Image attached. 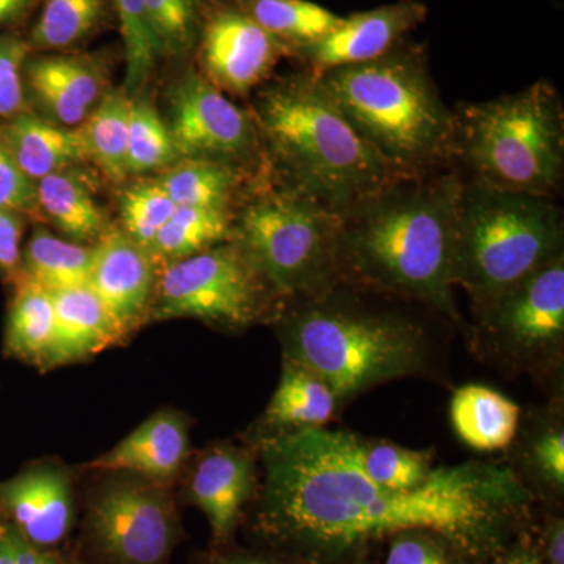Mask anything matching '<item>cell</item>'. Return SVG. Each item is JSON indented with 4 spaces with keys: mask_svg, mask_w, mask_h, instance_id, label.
Returning a JSON list of instances; mask_svg holds the SVG:
<instances>
[{
    "mask_svg": "<svg viewBox=\"0 0 564 564\" xmlns=\"http://www.w3.org/2000/svg\"><path fill=\"white\" fill-rule=\"evenodd\" d=\"M36 206L70 242L84 243L104 232L102 212L91 193L66 172L50 174L36 182Z\"/></svg>",
    "mask_w": 564,
    "mask_h": 564,
    "instance_id": "obj_31",
    "label": "cell"
},
{
    "mask_svg": "<svg viewBox=\"0 0 564 564\" xmlns=\"http://www.w3.org/2000/svg\"><path fill=\"white\" fill-rule=\"evenodd\" d=\"M25 79L47 120L77 128L104 98V73L96 58L70 52L29 55Z\"/></svg>",
    "mask_w": 564,
    "mask_h": 564,
    "instance_id": "obj_19",
    "label": "cell"
},
{
    "mask_svg": "<svg viewBox=\"0 0 564 564\" xmlns=\"http://www.w3.org/2000/svg\"><path fill=\"white\" fill-rule=\"evenodd\" d=\"M111 6L124 44L126 91H135L150 79L161 54L152 36L143 0H111Z\"/></svg>",
    "mask_w": 564,
    "mask_h": 564,
    "instance_id": "obj_36",
    "label": "cell"
},
{
    "mask_svg": "<svg viewBox=\"0 0 564 564\" xmlns=\"http://www.w3.org/2000/svg\"><path fill=\"white\" fill-rule=\"evenodd\" d=\"M261 176L232 212L240 245L282 300L332 288L337 274L339 215Z\"/></svg>",
    "mask_w": 564,
    "mask_h": 564,
    "instance_id": "obj_8",
    "label": "cell"
},
{
    "mask_svg": "<svg viewBox=\"0 0 564 564\" xmlns=\"http://www.w3.org/2000/svg\"><path fill=\"white\" fill-rule=\"evenodd\" d=\"M340 403L317 375L291 359L282 358L281 378L261 419L258 440L326 429Z\"/></svg>",
    "mask_w": 564,
    "mask_h": 564,
    "instance_id": "obj_22",
    "label": "cell"
},
{
    "mask_svg": "<svg viewBox=\"0 0 564 564\" xmlns=\"http://www.w3.org/2000/svg\"><path fill=\"white\" fill-rule=\"evenodd\" d=\"M261 174L225 163L182 159L158 182L176 206L234 210Z\"/></svg>",
    "mask_w": 564,
    "mask_h": 564,
    "instance_id": "obj_25",
    "label": "cell"
},
{
    "mask_svg": "<svg viewBox=\"0 0 564 564\" xmlns=\"http://www.w3.org/2000/svg\"><path fill=\"white\" fill-rule=\"evenodd\" d=\"M132 101L122 91L104 96L79 126L88 161L95 162L110 180L128 177V137Z\"/></svg>",
    "mask_w": 564,
    "mask_h": 564,
    "instance_id": "obj_33",
    "label": "cell"
},
{
    "mask_svg": "<svg viewBox=\"0 0 564 564\" xmlns=\"http://www.w3.org/2000/svg\"><path fill=\"white\" fill-rule=\"evenodd\" d=\"M555 198L497 191L463 177L456 206L452 280L485 306L564 254Z\"/></svg>",
    "mask_w": 564,
    "mask_h": 564,
    "instance_id": "obj_7",
    "label": "cell"
},
{
    "mask_svg": "<svg viewBox=\"0 0 564 564\" xmlns=\"http://www.w3.org/2000/svg\"><path fill=\"white\" fill-rule=\"evenodd\" d=\"M29 55L28 40L11 33L0 35V118L20 115L24 104L22 74Z\"/></svg>",
    "mask_w": 564,
    "mask_h": 564,
    "instance_id": "obj_39",
    "label": "cell"
},
{
    "mask_svg": "<svg viewBox=\"0 0 564 564\" xmlns=\"http://www.w3.org/2000/svg\"><path fill=\"white\" fill-rule=\"evenodd\" d=\"M180 532L172 496L154 481L104 486L88 507V538L106 564H165Z\"/></svg>",
    "mask_w": 564,
    "mask_h": 564,
    "instance_id": "obj_11",
    "label": "cell"
},
{
    "mask_svg": "<svg viewBox=\"0 0 564 564\" xmlns=\"http://www.w3.org/2000/svg\"><path fill=\"white\" fill-rule=\"evenodd\" d=\"M91 250L88 288L122 336L150 310L155 291L154 259L120 229L104 231Z\"/></svg>",
    "mask_w": 564,
    "mask_h": 564,
    "instance_id": "obj_15",
    "label": "cell"
},
{
    "mask_svg": "<svg viewBox=\"0 0 564 564\" xmlns=\"http://www.w3.org/2000/svg\"><path fill=\"white\" fill-rule=\"evenodd\" d=\"M202 74L231 95H248L265 84L291 51L263 31L237 0H209L196 44Z\"/></svg>",
    "mask_w": 564,
    "mask_h": 564,
    "instance_id": "obj_13",
    "label": "cell"
},
{
    "mask_svg": "<svg viewBox=\"0 0 564 564\" xmlns=\"http://www.w3.org/2000/svg\"><path fill=\"white\" fill-rule=\"evenodd\" d=\"M52 300L54 336L43 367L82 361L120 339V329L88 285L52 292Z\"/></svg>",
    "mask_w": 564,
    "mask_h": 564,
    "instance_id": "obj_21",
    "label": "cell"
},
{
    "mask_svg": "<svg viewBox=\"0 0 564 564\" xmlns=\"http://www.w3.org/2000/svg\"><path fill=\"white\" fill-rule=\"evenodd\" d=\"M199 564H299L292 560L265 551H247V549H229L228 545L215 547L210 554L204 555Z\"/></svg>",
    "mask_w": 564,
    "mask_h": 564,
    "instance_id": "obj_42",
    "label": "cell"
},
{
    "mask_svg": "<svg viewBox=\"0 0 564 564\" xmlns=\"http://www.w3.org/2000/svg\"><path fill=\"white\" fill-rule=\"evenodd\" d=\"M473 313L464 337L485 366L564 399V254Z\"/></svg>",
    "mask_w": 564,
    "mask_h": 564,
    "instance_id": "obj_9",
    "label": "cell"
},
{
    "mask_svg": "<svg viewBox=\"0 0 564 564\" xmlns=\"http://www.w3.org/2000/svg\"><path fill=\"white\" fill-rule=\"evenodd\" d=\"M154 300L155 318H198L229 329L273 322L284 302L232 239L169 263Z\"/></svg>",
    "mask_w": 564,
    "mask_h": 564,
    "instance_id": "obj_10",
    "label": "cell"
},
{
    "mask_svg": "<svg viewBox=\"0 0 564 564\" xmlns=\"http://www.w3.org/2000/svg\"><path fill=\"white\" fill-rule=\"evenodd\" d=\"M386 541L384 564H469L454 543L432 530H403Z\"/></svg>",
    "mask_w": 564,
    "mask_h": 564,
    "instance_id": "obj_38",
    "label": "cell"
},
{
    "mask_svg": "<svg viewBox=\"0 0 564 564\" xmlns=\"http://www.w3.org/2000/svg\"><path fill=\"white\" fill-rule=\"evenodd\" d=\"M209 0H143L161 58L195 52Z\"/></svg>",
    "mask_w": 564,
    "mask_h": 564,
    "instance_id": "obj_34",
    "label": "cell"
},
{
    "mask_svg": "<svg viewBox=\"0 0 564 564\" xmlns=\"http://www.w3.org/2000/svg\"><path fill=\"white\" fill-rule=\"evenodd\" d=\"M544 564H564V519L551 514L541 532L540 543H534Z\"/></svg>",
    "mask_w": 564,
    "mask_h": 564,
    "instance_id": "obj_43",
    "label": "cell"
},
{
    "mask_svg": "<svg viewBox=\"0 0 564 564\" xmlns=\"http://www.w3.org/2000/svg\"><path fill=\"white\" fill-rule=\"evenodd\" d=\"M54 323L52 292L22 276L7 321V355L43 367L54 336Z\"/></svg>",
    "mask_w": 564,
    "mask_h": 564,
    "instance_id": "obj_27",
    "label": "cell"
},
{
    "mask_svg": "<svg viewBox=\"0 0 564 564\" xmlns=\"http://www.w3.org/2000/svg\"><path fill=\"white\" fill-rule=\"evenodd\" d=\"M259 25L281 41L291 58L323 39L343 17L311 0H237Z\"/></svg>",
    "mask_w": 564,
    "mask_h": 564,
    "instance_id": "obj_28",
    "label": "cell"
},
{
    "mask_svg": "<svg viewBox=\"0 0 564 564\" xmlns=\"http://www.w3.org/2000/svg\"><path fill=\"white\" fill-rule=\"evenodd\" d=\"M180 159L169 126L159 111L147 101H132L129 121V174H143L166 169Z\"/></svg>",
    "mask_w": 564,
    "mask_h": 564,
    "instance_id": "obj_35",
    "label": "cell"
},
{
    "mask_svg": "<svg viewBox=\"0 0 564 564\" xmlns=\"http://www.w3.org/2000/svg\"><path fill=\"white\" fill-rule=\"evenodd\" d=\"M272 323L282 358L317 375L340 406L404 378L451 383L448 355L458 328L425 304L337 281L284 300Z\"/></svg>",
    "mask_w": 564,
    "mask_h": 564,
    "instance_id": "obj_2",
    "label": "cell"
},
{
    "mask_svg": "<svg viewBox=\"0 0 564 564\" xmlns=\"http://www.w3.org/2000/svg\"><path fill=\"white\" fill-rule=\"evenodd\" d=\"M256 481L254 456L237 445H214L195 463L187 496L206 516L214 547L229 545L245 505L254 496Z\"/></svg>",
    "mask_w": 564,
    "mask_h": 564,
    "instance_id": "obj_16",
    "label": "cell"
},
{
    "mask_svg": "<svg viewBox=\"0 0 564 564\" xmlns=\"http://www.w3.org/2000/svg\"><path fill=\"white\" fill-rule=\"evenodd\" d=\"M340 440L362 473L389 488H417L429 480L436 467L433 451H414L350 432H340Z\"/></svg>",
    "mask_w": 564,
    "mask_h": 564,
    "instance_id": "obj_29",
    "label": "cell"
},
{
    "mask_svg": "<svg viewBox=\"0 0 564 564\" xmlns=\"http://www.w3.org/2000/svg\"><path fill=\"white\" fill-rule=\"evenodd\" d=\"M522 408L484 384L456 389L451 402V421L456 436L480 452L505 451L513 441Z\"/></svg>",
    "mask_w": 564,
    "mask_h": 564,
    "instance_id": "obj_24",
    "label": "cell"
},
{
    "mask_svg": "<svg viewBox=\"0 0 564 564\" xmlns=\"http://www.w3.org/2000/svg\"><path fill=\"white\" fill-rule=\"evenodd\" d=\"M24 221L20 212L0 210V270L14 272L21 263Z\"/></svg>",
    "mask_w": 564,
    "mask_h": 564,
    "instance_id": "obj_41",
    "label": "cell"
},
{
    "mask_svg": "<svg viewBox=\"0 0 564 564\" xmlns=\"http://www.w3.org/2000/svg\"><path fill=\"white\" fill-rule=\"evenodd\" d=\"M14 564H61L62 556L54 551H44L25 541L11 525H6Z\"/></svg>",
    "mask_w": 564,
    "mask_h": 564,
    "instance_id": "obj_44",
    "label": "cell"
},
{
    "mask_svg": "<svg viewBox=\"0 0 564 564\" xmlns=\"http://www.w3.org/2000/svg\"><path fill=\"white\" fill-rule=\"evenodd\" d=\"M256 451L262 481L252 533L299 564H344L411 529L443 534L469 564H485L533 534L536 500L505 456L434 467L425 484L395 489L364 474L334 430L270 437Z\"/></svg>",
    "mask_w": 564,
    "mask_h": 564,
    "instance_id": "obj_1",
    "label": "cell"
},
{
    "mask_svg": "<svg viewBox=\"0 0 564 564\" xmlns=\"http://www.w3.org/2000/svg\"><path fill=\"white\" fill-rule=\"evenodd\" d=\"M170 133L182 159L225 163L261 174L262 143L250 111L202 73L185 68L170 95Z\"/></svg>",
    "mask_w": 564,
    "mask_h": 564,
    "instance_id": "obj_12",
    "label": "cell"
},
{
    "mask_svg": "<svg viewBox=\"0 0 564 564\" xmlns=\"http://www.w3.org/2000/svg\"><path fill=\"white\" fill-rule=\"evenodd\" d=\"M113 20L117 17L111 0H41L29 47L39 52H69L98 35Z\"/></svg>",
    "mask_w": 564,
    "mask_h": 564,
    "instance_id": "obj_26",
    "label": "cell"
},
{
    "mask_svg": "<svg viewBox=\"0 0 564 564\" xmlns=\"http://www.w3.org/2000/svg\"><path fill=\"white\" fill-rule=\"evenodd\" d=\"M0 141L21 172L33 182L88 161L79 128H63L32 115L10 118L0 131Z\"/></svg>",
    "mask_w": 564,
    "mask_h": 564,
    "instance_id": "obj_23",
    "label": "cell"
},
{
    "mask_svg": "<svg viewBox=\"0 0 564 564\" xmlns=\"http://www.w3.org/2000/svg\"><path fill=\"white\" fill-rule=\"evenodd\" d=\"M39 2L40 0H0V31L24 20Z\"/></svg>",
    "mask_w": 564,
    "mask_h": 564,
    "instance_id": "obj_46",
    "label": "cell"
},
{
    "mask_svg": "<svg viewBox=\"0 0 564 564\" xmlns=\"http://www.w3.org/2000/svg\"><path fill=\"white\" fill-rule=\"evenodd\" d=\"M507 459L536 503L558 508L564 497V399L522 411Z\"/></svg>",
    "mask_w": 564,
    "mask_h": 564,
    "instance_id": "obj_17",
    "label": "cell"
},
{
    "mask_svg": "<svg viewBox=\"0 0 564 564\" xmlns=\"http://www.w3.org/2000/svg\"><path fill=\"white\" fill-rule=\"evenodd\" d=\"M0 507L11 527L29 543L52 551L65 541L74 521L68 475L54 467H35L0 485Z\"/></svg>",
    "mask_w": 564,
    "mask_h": 564,
    "instance_id": "obj_18",
    "label": "cell"
},
{
    "mask_svg": "<svg viewBox=\"0 0 564 564\" xmlns=\"http://www.w3.org/2000/svg\"><path fill=\"white\" fill-rule=\"evenodd\" d=\"M176 207L158 181L135 185L121 198L122 231L150 251L155 237Z\"/></svg>",
    "mask_w": 564,
    "mask_h": 564,
    "instance_id": "obj_37",
    "label": "cell"
},
{
    "mask_svg": "<svg viewBox=\"0 0 564 564\" xmlns=\"http://www.w3.org/2000/svg\"><path fill=\"white\" fill-rule=\"evenodd\" d=\"M251 115L269 181L334 214L400 176L306 69L263 87Z\"/></svg>",
    "mask_w": 564,
    "mask_h": 564,
    "instance_id": "obj_4",
    "label": "cell"
},
{
    "mask_svg": "<svg viewBox=\"0 0 564 564\" xmlns=\"http://www.w3.org/2000/svg\"><path fill=\"white\" fill-rule=\"evenodd\" d=\"M2 529H3V525H2V524H0V530H2Z\"/></svg>",
    "mask_w": 564,
    "mask_h": 564,
    "instance_id": "obj_50",
    "label": "cell"
},
{
    "mask_svg": "<svg viewBox=\"0 0 564 564\" xmlns=\"http://www.w3.org/2000/svg\"><path fill=\"white\" fill-rule=\"evenodd\" d=\"M373 151L399 174L454 163L455 113L441 99L422 44L404 40L362 65L317 77Z\"/></svg>",
    "mask_w": 564,
    "mask_h": 564,
    "instance_id": "obj_5",
    "label": "cell"
},
{
    "mask_svg": "<svg viewBox=\"0 0 564 564\" xmlns=\"http://www.w3.org/2000/svg\"><path fill=\"white\" fill-rule=\"evenodd\" d=\"M0 532H2V530H0Z\"/></svg>",
    "mask_w": 564,
    "mask_h": 564,
    "instance_id": "obj_51",
    "label": "cell"
},
{
    "mask_svg": "<svg viewBox=\"0 0 564 564\" xmlns=\"http://www.w3.org/2000/svg\"><path fill=\"white\" fill-rule=\"evenodd\" d=\"M0 564H14L13 552H11L9 538L6 534V525L0 532Z\"/></svg>",
    "mask_w": 564,
    "mask_h": 564,
    "instance_id": "obj_47",
    "label": "cell"
},
{
    "mask_svg": "<svg viewBox=\"0 0 564 564\" xmlns=\"http://www.w3.org/2000/svg\"><path fill=\"white\" fill-rule=\"evenodd\" d=\"M35 207V184L21 172L0 141V210H33Z\"/></svg>",
    "mask_w": 564,
    "mask_h": 564,
    "instance_id": "obj_40",
    "label": "cell"
},
{
    "mask_svg": "<svg viewBox=\"0 0 564 564\" xmlns=\"http://www.w3.org/2000/svg\"><path fill=\"white\" fill-rule=\"evenodd\" d=\"M344 564H373L372 560H370V549H364V551L358 552V554L351 556Z\"/></svg>",
    "mask_w": 564,
    "mask_h": 564,
    "instance_id": "obj_48",
    "label": "cell"
},
{
    "mask_svg": "<svg viewBox=\"0 0 564 564\" xmlns=\"http://www.w3.org/2000/svg\"><path fill=\"white\" fill-rule=\"evenodd\" d=\"M463 174L452 165L400 174L339 215L337 274L369 291L425 304L466 333L452 263Z\"/></svg>",
    "mask_w": 564,
    "mask_h": 564,
    "instance_id": "obj_3",
    "label": "cell"
},
{
    "mask_svg": "<svg viewBox=\"0 0 564 564\" xmlns=\"http://www.w3.org/2000/svg\"><path fill=\"white\" fill-rule=\"evenodd\" d=\"M188 455V423L176 411H161L141 423L120 444L90 464L93 469L135 473L151 481L176 475Z\"/></svg>",
    "mask_w": 564,
    "mask_h": 564,
    "instance_id": "obj_20",
    "label": "cell"
},
{
    "mask_svg": "<svg viewBox=\"0 0 564 564\" xmlns=\"http://www.w3.org/2000/svg\"><path fill=\"white\" fill-rule=\"evenodd\" d=\"M61 564H85V563L77 562V560H65V558H62Z\"/></svg>",
    "mask_w": 564,
    "mask_h": 564,
    "instance_id": "obj_49",
    "label": "cell"
},
{
    "mask_svg": "<svg viewBox=\"0 0 564 564\" xmlns=\"http://www.w3.org/2000/svg\"><path fill=\"white\" fill-rule=\"evenodd\" d=\"M429 17L421 0H397L377 9L343 17L323 39L296 52L295 61L314 77L345 66L362 65L383 57Z\"/></svg>",
    "mask_w": 564,
    "mask_h": 564,
    "instance_id": "obj_14",
    "label": "cell"
},
{
    "mask_svg": "<svg viewBox=\"0 0 564 564\" xmlns=\"http://www.w3.org/2000/svg\"><path fill=\"white\" fill-rule=\"evenodd\" d=\"M232 212L177 206L151 247L152 259L182 261L232 239Z\"/></svg>",
    "mask_w": 564,
    "mask_h": 564,
    "instance_id": "obj_30",
    "label": "cell"
},
{
    "mask_svg": "<svg viewBox=\"0 0 564 564\" xmlns=\"http://www.w3.org/2000/svg\"><path fill=\"white\" fill-rule=\"evenodd\" d=\"M91 248L52 236L46 229H36L21 254L22 276L50 292L88 285Z\"/></svg>",
    "mask_w": 564,
    "mask_h": 564,
    "instance_id": "obj_32",
    "label": "cell"
},
{
    "mask_svg": "<svg viewBox=\"0 0 564 564\" xmlns=\"http://www.w3.org/2000/svg\"><path fill=\"white\" fill-rule=\"evenodd\" d=\"M455 113L454 165L466 180L497 191L556 198L564 173V109L540 80Z\"/></svg>",
    "mask_w": 564,
    "mask_h": 564,
    "instance_id": "obj_6",
    "label": "cell"
},
{
    "mask_svg": "<svg viewBox=\"0 0 564 564\" xmlns=\"http://www.w3.org/2000/svg\"><path fill=\"white\" fill-rule=\"evenodd\" d=\"M485 564H544V562L538 554L533 534H529V536L519 538L514 543L507 545Z\"/></svg>",
    "mask_w": 564,
    "mask_h": 564,
    "instance_id": "obj_45",
    "label": "cell"
}]
</instances>
